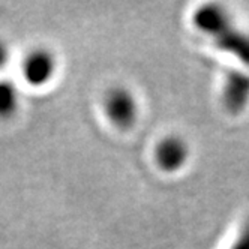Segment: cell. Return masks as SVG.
I'll use <instances>...</instances> for the list:
<instances>
[{
	"label": "cell",
	"instance_id": "cell-1",
	"mask_svg": "<svg viewBox=\"0 0 249 249\" xmlns=\"http://www.w3.org/2000/svg\"><path fill=\"white\" fill-rule=\"evenodd\" d=\"M194 24L215 41L219 50L227 51L249 68V33L231 24L225 11L215 5L200 6L194 12Z\"/></svg>",
	"mask_w": 249,
	"mask_h": 249
},
{
	"label": "cell",
	"instance_id": "cell-2",
	"mask_svg": "<svg viewBox=\"0 0 249 249\" xmlns=\"http://www.w3.org/2000/svg\"><path fill=\"white\" fill-rule=\"evenodd\" d=\"M104 110L114 126L126 129L135 123L138 116L137 99L126 89H113L104 99Z\"/></svg>",
	"mask_w": 249,
	"mask_h": 249
},
{
	"label": "cell",
	"instance_id": "cell-3",
	"mask_svg": "<svg viewBox=\"0 0 249 249\" xmlns=\"http://www.w3.org/2000/svg\"><path fill=\"white\" fill-rule=\"evenodd\" d=\"M21 72L27 84L33 87L45 86L56 74V59L48 50H33L24 57Z\"/></svg>",
	"mask_w": 249,
	"mask_h": 249
},
{
	"label": "cell",
	"instance_id": "cell-4",
	"mask_svg": "<svg viewBox=\"0 0 249 249\" xmlns=\"http://www.w3.org/2000/svg\"><path fill=\"white\" fill-rule=\"evenodd\" d=\"M188 156L189 150L186 143L177 137H167L155 147V161L158 167L168 173L180 170L188 161Z\"/></svg>",
	"mask_w": 249,
	"mask_h": 249
},
{
	"label": "cell",
	"instance_id": "cell-5",
	"mask_svg": "<svg viewBox=\"0 0 249 249\" xmlns=\"http://www.w3.org/2000/svg\"><path fill=\"white\" fill-rule=\"evenodd\" d=\"M222 101L230 113L237 114L243 111L249 102V75L237 71L231 72L224 86Z\"/></svg>",
	"mask_w": 249,
	"mask_h": 249
},
{
	"label": "cell",
	"instance_id": "cell-6",
	"mask_svg": "<svg viewBox=\"0 0 249 249\" xmlns=\"http://www.w3.org/2000/svg\"><path fill=\"white\" fill-rule=\"evenodd\" d=\"M20 105V93L9 80H0V117L6 119L17 113Z\"/></svg>",
	"mask_w": 249,
	"mask_h": 249
},
{
	"label": "cell",
	"instance_id": "cell-7",
	"mask_svg": "<svg viewBox=\"0 0 249 249\" xmlns=\"http://www.w3.org/2000/svg\"><path fill=\"white\" fill-rule=\"evenodd\" d=\"M230 249H249V222L243 227L240 234L236 237V242Z\"/></svg>",
	"mask_w": 249,
	"mask_h": 249
},
{
	"label": "cell",
	"instance_id": "cell-8",
	"mask_svg": "<svg viewBox=\"0 0 249 249\" xmlns=\"http://www.w3.org/2000/svg\"><path fill=\"white\" fill-rule=\"evenodd\" d=\"M9 60V48L5 44V41L0 39V69H2Z\"/></svg>",
	"mask_w": 249,
	"mask_h": 249
}]
</instances>
